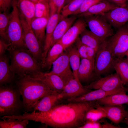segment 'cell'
<instances>
[{"label":"cell","mask_w":128,"mask_h":128,"mask_svg":"<svg viewBox=\"0 0 128 128\" xmlns=\"http://www.w3.org/2000/svg\"><path fill=\"white\" fill-rule=\"evenodd\" d=\"M17 0H13L12 9L9 14L10 19L7 34L10 47L12 48H25L23 28Z\"/></svg>","instance_id":"5b68a950"},{"label":"cell","mask_w":128,"mask_h":128,"mask_svg":"<svg viewBox=\"0 0 128 128\" xmlns=\"http://www.w3.org/2000/svg\"><path fill=\"white\" fill-rule=\"evenodd\" d=\"M123 85V82L116 72L99 79L84 87L91 90L101 89L110 91L123 88L124 87Z\"/></svg>","instance_id":"30bf717a"},{"label":"cell","mask_w":128,"mask_h":128,"mask_svg":"<svg viewBox=\"0 0 128 128\" xmlns=\"http://www.w3.org/2000/svg\"><path fill=\"white\" fill-rule=\"evenodd\" d=\"M84 0H74L64 6L60 12V20L73 15L79 8Z\"/></svg>","instance_id":"d6a6232c"},{"label":"cell","mask_w":128,"mask_h":128,"mask_svg":"<svg viewBox=\"0 0 128 128\" xmlns=\"http://www.w3.org/2000/svg\"><path fill=\"white\" fill-rule=\"evenodd\" d=\"M61 101L59 93L54 92L40 99L34 106L33 110L41 112L48 111Z\"/></svg>","instance_id":"ffe728a7"},{"label":"cell","mask_w":128,"mask_h":128,"mask_svg":"<svg viewBox=\"0 0 128 128\" xmlns=\"http://www.w3.org/2000/svg\"><path fill=\"white\" fill-rule=\"evenodd\" d=\"M10 46V44L5 40L0 38V56L5 54L6 50Z\"/></svg>","instance_id":"60d3db41"},{"label":"cell","mask_w":128,"mask_h":128,"mask_svg":"<svg viewBox=\"0 0 128 128\" xmlns=\"http://www.w3.org/2000/svg\"><path fill=\"white\" fill-rule=\"evenodd\" d=\"M15 75L11 69L7 55L5 54L0 56V86L11 83Z\"/></svg>","instance_id":"603a6c76"},{"label":"cell","mask_w":128,"mask_h":128,"mask_svg":"<svg viewBox=\"0 0 128 128\" xmlns=\"http://www.w3.org/2000/svg\"><path fill=\"white\" fill-rule=\"evenodd\" d=\"M30 76L41 81L52 90L59 93L62 91L65 85L61 78L51 71L48 72L41 71Z\"/></svg>","instance_id":"5bb4252c"},{"label":"cell","mask_w":128,"mask_h":128,"mask_svg":"<svg viewBox=\"0 0 128 128\" xmlns=\"http://www.w3.org/2000/svg\"><path fill=\"white\" fill-rule=\"evenodd\" d=\"M78 18L76 15H72L69 17H67L60 20L52 34L50 48L60 39L68 30Z\"/></svg>","instance_id":"ac0fdd59"},{"label":"cell","mask_w":128,"mask_h":128,"mask_svg":"<svg viewBox=\"0 0 128 128\" xmlns=\"http://www.w3.org/2000/svg\"><path fill=\"white\" fill-rule=\"evenodd\" d=\"M128 55V50L127 52V54H126V55Z\"/></svg>","instance_id":"f907efd6"},{"label":"cell","mask_w":128,"mask_h":128,"mask_svg":"<svg viewBox=\"0 0 128 128\" xmlns=\"http://www.w3.org/2000/svg\"><path fill=\"white\" fill-rule=\"evenodd\" d=\"M19 15L25 47L41 64L42 53L41 44L26 20L20 13Z\"/></svg>","instance_id":"9c48e42d"},{"label":"cell","mask_w":128,"mask_h":128,"mask_svg":"<svg viewBox=\"0 0 128 128\" xmlns=\"http://www.w3.org/2000/svg\"><path fill=\"white\" fill-rule=\"evenodd\" d=\"M126 26L127 28H128V23H127L126 25Z\"/></svg>","instance_id":"681fc988"},{"label":"cell","mask_w":128,"mask_h":128,"mask_svg":"<svg viewBox=\"0 0 128 128\" xmlns=\"http://www.w3.org/2000/svg\"><path fill=\"white\" fill-rule=\"evenodd\" d=\"M76 41L77 49L81 58L87 59V46L81 42L79 37Z\"/></svg>","instance_id":"74e56055"},{"label":"cell","mask_w":128,"mask_h":128,"mask_svg":"<svg viewBox=\"0 0 128 128\" xmlns=\"http://www.w3.org/2000/svg\"><path fill=\"white\" fill-rule=\"evenodd\" d=\"M107 39L102 42L96 52L94 71L97 76L107 74L114 69V59L108 46Z\"/></svg>","instance_id":"52a82bcc"},{"label":"cell","mask_w":128,"mask_h":128,"mask_svg":"<svg viewBox=\"0 0 128 128\" xmlns=\"http://www.w3.org/2000/svg\"><path fill=\"white\" fill-rule=\"evenodd\" d=\"M106 118L105 111L101 105L93 107L89 110L84 117L85 122L87 121H97Z\"/></svg>","instance_id":"1f68e13d"},{"label":"cell","mask_w":128,"mask_h":128,"mask_svg":"<svg viewBox=\"0 0 128 128\" xmlns=\"http://www.w3.org/2000/svg\"><path fill=\"white\" fill-rule=\"evenodd\" d=\"M72 0H65L64 6L69 3Z\"/></svg>","instance_id":"7dc6e473"},{"label":"cell","mask_w":128,"mask_h":128,"mask_svg":"<svg viewBox=\"0 0 128 128\" xmlns=\"http://www.w3.org/2000/svg\"><path fill=\"white\" fill-rule=\"evenodd\" d=\"M65 50L62 45L58 42L54 44L49 50L42 65V67L48 69L52 66L53 63Z\"/></svg>","instance_id":"4316f807"},{"label":"cell","mask_w":128,"mask_h":128,"mask_svg":"<svg viewBox=\"0 0 128 128\" xmlns=\"http://www.w3.org/2000/svg\"><path fill=\"white\" fill-rule=\"evenodd\" d=\"M87 59L94 64L96 51L94 49L87 46Z\"/></svg>","instance_id":"b9f144b4"},{"label":"cell","mask_w":128,"mask_h":128,"mask_svg":"<svg viewBox=\"0 0 128 128\" xmlns=\"http://www.w3.org/2000/svg\"><path fill=\"white\" fill-rule=\"evenodd\" d=\"M82 17L90 30L102 41L114 34L112 26L102 15H93Z\"/></svg>","instance_id":"ba28073f"},{"label":"cell","mask_w":128,"mask_h":128,"mask_svg":"<svg viewBox=\"0 0 128 128\" xmlns=\"http://www.w3.org/2000/svg\"><path fill=\"white\" fill-rule=\"evenodd\" d=\"M68 53L69 64L74 78L79 80L78 71L80 65L81 58L78 53L76 46L71 48Z\"/></svg>","instance_id":"f546056e"},{"label":"cell","mask_w":128,"mask_h":128,"mask_svg":"<svg viewBox=\"0 0 128 128\" xmlns=\"http://www.w3.org/2000/svg\"><path fill=\"white\" fill-rule=\"evenodd\" d=\"M72 0L70 2H71V1H74V0ZM70 2H69V3H70Z\"/></svg>","instance_id":"816d5d0a"},{"label":"cell","mask_w":128,"mask_h":128,"mask_svg":"<svg viewBox=\"0 0 128 128\" xmlns=\"http://www.w3.org/2000/svg\"><path fill=\"white\" fill-rule=\"evenodd\" d=\"M91 91L83 86L79 80L74 78L67 83L59 95L62 100H65L80 96Z\"/></svg>","instance_id":"2e32d148"},{"label":"cell","mask_w":128,"mask_h":128,"mask_svg":"<svg viewBox=\"0 0 128 128\" xmlns=\"http://www.w3.org/2000/svg\"><path fill=\"white\" fill-rule=\"evenodd\" d=\"M103 0H84L80 6L73 15H76L86 11L91 7Z\"/></svg>","instance_id":"8d00e7d4"},{"label":"cell","mask_w":128,"mask_h":128,"mask_svg":"<svg viewBox=\"0 0 128 128\" xmlns=\"http://www.w3.org/2000/svg\"><path fill=\"white\" fill-rule=\"evenodd\" d=\"M65 0H48L50 16L55 13H60Z\"/></svg>","instance_id":"d590c367"},{"label":"cell","mask_w":128,"mask_h":128,"mask_svg":"<svg viewBox=\"0 0 128 128\" xmlns=\"http://www.w3.org/2000/svg\"><path fill=\"white\" fill-rule=\"evenodd\" d=\"M0 128H25L29 123L27 119H18L12 118H2Z\"/></svg>","instance_id":"4dcf8cb0"},{"label":"cell","mask_w":128,"mask_h":128,"mask_svg":"<svg viewBox=\"0 0 128 128\" xmlns=\"http://www.w3.org/2000/svg\"><path fill=\"white\" fill-rule=\"evenodd\" d=\"M101 106L105 111L106 118L117 125L122 122L127 111L122 105Z\"/></svg>","instance_id":"d6986e66"},{"label":"cell","mask_w":128,"mask_h":128,"mask_svg":"<svg viewBox=\"0 0 128 128\" xmlns=\"http://www.w3.org/2000/svg\"><path fill=\"white\" fill-rule=\"evenodd\" d=\"M119 7L107 0H103L92 6L85 12L76 16L78 17H82L93 15H102Z\"/></svg>","instance_id":"7402d4cb"},{"label":"cell","mask_w":128,"mask_h":128,"mask_svg":"<svg viewBox=\"0 0 128 128\" xmlns=\"http://www.w3.org/2000/svg\"><path fill=\"white\" fill-rule=\"evenodd\" d=\"M122 123L126 124L128 126V110H127L125 116Z\"/></svg>","instance_id":"f6af8a7d"},{"label":"cell","mask_w":128,"mask_h":128,"mask_svg":"<svg viewBox=\"0 0 128 128\" xmlns=\"http://www.w3.org/2000/svg\"><path fill=\"white\" fill-rule=\"evenodd\" d=\"M8 50L10 55L11 69L19 78L31 76L41 71V64L26 48L9 47Z\"/></svg>","instance_id":"3957f363"},{"label":"cell","mask_w":128,"mask_h":128,"mask_svg":"<svg viewBox=\"0 0 128 128\" xmlns=\"http://www.w3.org/2000/svg\"><path fill=\"white\" fill-rule=\"evenodd\" d=\"M103 122L102 124V128H121V127L114 125L113 124L110 123L107 121L104 120H102Z\"/></svg>","instance_id":"ee69618b"},{"label":"cell","mask_w":128,"mask_h":128,"mask_svg":"<svg viewBox=\"0 0 128 128\" xmlns=\"http://www.w3.org/2000/svg\"><path fill=\"white\" fill-rule=\"evenodd\" d=\"M94 74L96 75L94 64L87 59L81 58L78 71V76L81 83L89 82L93 78Z\"/></svg>","instance_id":"44dd1931"},{"label":"cell","mask_w":128,"mask_h":128,"mask_svg":"<svg viewBox=\"0 0 128 128\" xmlns=\"http://www.w3.org/2000/svg\"><path fill=\"white\" fill-rule=\"evenodd\" d=\"M114 68L124 85H128V66L125 58L114 59Z\"/></svg>","instance_id":"f1b7e54d"},{"label":"cell","mask_w":128,"mask_h":128,"mask_svg":"<svg viewBox=\"0 0 128 128\" xmlns=\"http://www.w3.org/2000/svg\"><path fill=\"white\" fill-rule=\"evenodd\" d=\"M10 19L9 14L6 12L0 13V35L1 38L8 43L7 32Z\"/></svg>","instance_id":"836d02e7"},{"label":"cell","mask_w":128,"mask_h":128,"mask_svg":"<svg viewBox=\"0 0 128 128\" xmlns=\"http://www.w3.org/2000/svg\"><path fill=\"white\" fill-rule=\"evenodd\" d=\"M65 102L61 103L60 101L46 112H36L34 110L31 113L25 111L21 118L40 122L54 128H79L85 122L87 112L99 105L96 101Z\"/></svg>","instance_id":"6da1fadb"},{"label":"cell","mask_w":128,"mask_h":128,"mask_svg":"<svg viewBox=\"0 0 128 128\" xmlns=\"http://www.w3.org/2000/svg\"><path fill=\"white\" fill-rule=\"evenodd\" d=\"M58 42L61 43L65 50L76 41L87 26L83 17H78Z\"/></svg>","instance_id":"7c38bea8"},{"label":"cell","mask_w":128,"mask_h":128,"mask_svg":"<svg viewBox=\"0 0 128 128\" xmlns=\"http://www.w3.org/2000/svg\"><path fill=\"white\" fill-rule=\"evenodd\" d=\"M17 4L20 13L30 25L34 18L35 3L30 0H17Z\"/></svg>","instance_id":"d4e9b609"},{"label":"cell","mask_w":128,"mask_h":128,"mask_svg":"<svg viewBox=\"0 0 128 128\" xmlns=\"http://www.w3.org/2000/svg\"><path fill=\"white\" fill-rule=\"evenodd\" d=\"M81 42L86 46L92 48L96 51L103 41L95 35L90 30L85 28L79 36Z\"/></svg>","instance_id":"83f0119b"},{"label":"cell","mask_w":128,"mask_h":128,"mask_svg":"<svg viewBox=\"0 0 128 128\" xmlns=\"http://www.w3.org/2000/svg\"><path fill=\"white\" fill-rule=\"evenodd\" d=\"M51 71L62 79L65 85L74 78L69 60L68 52H64L53 63Z\"/></svg>","instance_id":"8fae6325"},{"label":"cell","mask_w":128,"mask_h":128,"mask_svg":"<svg viewBox=\"0 0 128 128\" xmlns=\"http://www.w3.org/2000/svg\"><path fill=\"white\" fill-rule=\"evenodd\" d=\"M49 18L34 17L30 24L31 29L41 44L44 41L46 28Z\"/></svg>","instance_id":"cb8c5ba5"},{"label":"cell","mask_w":128,"mask_h":128,"mask_svg":"<svg viewBox=\"0 0 128 128\" xmlns=\"http://www.w3.org/2000/svg\"><path fill=\"white\" fill-rule=\"evenodd\" d=\"M119 7H125L128 6L127 0H107Z\"/></svg>","instance_id":"7bdbcfd3"},{"label":"cell","mask_w":128,"mask_h":128,"mask_svg":"<svg viewBox=\"0 0 128 128\" xmlns=\"http://www.w3.org/2000/svg\"><path fill=\"white\" fill-rule=\"evenodd\" d=\"M13 0H0V11L6 12L12 5Z\"/></svg>","instance_id":"ab89813d"},{"label":"cell","mask_w":128,"mask_h":128,"mask_svg":"<svg viewBox=\"0 0 128 128\" xmlns=\"http://www.w3.org/2000/svg\"><path fill=\"white\" fill-rule=\"evenodd\" d=\"M128 91V88L124 87L112 91H107L101 89H96L79 96L72 98L64 100L68 103H78L96 101L109 95L121 93H126Z\"/></svg>","instance_id":"4fadbf2b"},{"label":"cell","mask_w":128,"mask_h":128,"mask_svg":"<svg viewBox=\"0 0 128 128\" xmlns=\"http://www.w3.org/2000/svg\"><path fill=\"white\" fill-rule=\"evenodd\" d=\"M32 1L34 3H36L38 2H44L48 1V0H30Z\"/></svg>","instance_id":"bcb514c9"},{"label":"cell","mask_w":128,"mask_h":128,"mask_svg":"<svg viewBox=\"0 0 128 128\" xmlns=\"http://www.w3.org/2000/svg\"><path fill=\"white\" fill-rule=\"evenodd\" d=\"M16 84L23 98V108L27 112L33 111L35 105L42 97L55 92L41 81L30 75L19 78Z\"/></svg>","instance_id":"7a4b0ae2"},{"label":"cell","mask_w":128,"mask_h":128,"mask_svg":"<svg viewBox=\"0 0 128 128\" xmlns=\"http://www.w3.org/2000/svg\"><path fill=\"white\" fill-rule=\"evenodd\" d=\"M127 1H128V0H127Z\"/></svg>","instance_id":"f5cc1de1"},{"label":"cell","mask_w":128,"mask_h":128,"mask_svg":"<svg viewBox=\"0 0 128 128\" xmlns=\"http://www.w3.org/2000/svg\"><path fill=\"white\" fill-rule=\"evenodd\" d=\"M102 15L111 26L118 29L128 22V6L119 7Z\"/></svg>","instance_id":"9a60e30c"},{"label":"cell","mask_w":128,"mask_h":128,"mask_svg":"<svg viewBox=\"0 0 128 128\" xmlns=\"http://www.w3.org/2000/svg\"><path fill=\"white\" fill-rule=\"evenodd\" d=\"M126 58H125L126 60L128 66V55H126Z\"/></svg>","instance_id":"c3c4849f"},{"label":"cell","mask_w":128,"mask_h":128,"mask_svg":"<svg viewBox=\"0 0 128 128\" xmlns=\"http://www.w3.org/2000/svg\"><path fill=\"white\" fill-rule=\"evenodd\" d=\"M60 13H55L50 16L46 25L44 43L42 51L41 63L43 64L47 53L51 47L52 36L57 24L60 19Z\"/></svg>","instance_id":"e0dca14e"},{"label":"cell","mask_w":128,"mask_h":128,"mask_svg":"<svg viewBox=\"0 0 128 128\" xmlns=\"http://www.w3.org/2000/svg\"><path fill=\"white\" fill-rule=\"evenodd\" d=\"M107 42L114 59L126 56L128 49V29L126 26L118 29L115 33L107 39Z\"/></svg>","instance_id":"8992f818"},{"label":"cell","mask_w":128,"mask_h":128,"mask_svg":"<svg viewBox=\"0 0 128 128\" xmlns=\"http://www.w3.org/2000/svg\"><path fill=\"white\" fill-rule=\"evenodd\" d=\"M21 94L17 87L1 85L0 87V115H18L23 108Z\"/></svg>","instance_id":"277c9868"},{"label":"cell","mask_w":128,"mask_h":128,"mask_svg":"<svg viewBox=\"0 0 128 128\" xmlns=\"http://www.w3.org/2000/svg\"><path fill=\"white\" fill-rule=\"evenodd\" d=\"M50 16V10L48 1L35 3V18Z\"/></svg>","instance_id":"e575fe53"},{"label":"cell","mask_w":128,"mask_h":128,"mask_svg":"<svg viewBox=\"0 0 128 128\" xmlns=\"http://www.w3.org/2000/svg\"><path fill=\"white\" fill-rule=\"evenodd\" d=\"M101 121H87L79 128H102Z\"/></svg>","instance_id":"f35d334b"},{"label":"cell","mask_w":128,"mask_h":128,"mask_svg":"<svg viewBox=\"0 0 128 128\" xmlns=\"http://www.w3.org/2000/svg\"><path fill=\"white\" fill-rule=\"evenodd\" d=\"M121 93L112 94L96 101L101 105H128V94Z\"/></svg>","instance_id":"484cf974"}]
</instances>
